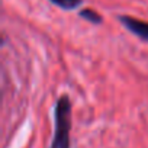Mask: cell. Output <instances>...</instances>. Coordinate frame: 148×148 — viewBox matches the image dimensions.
Masks as SVG:
<instances>
[{
	"mask_svg": "<svg viewBox=\"0 0 148 148\" xmlns=\"http://www.w3.org/2000/svg\"><path fill=\"white\" fill-rule=\"evenodd\" d=\"M55 129L49 148H70V131H71V102L67 95H62L54 110Z\"/></svg>",
	"mask_w": 148,
	"mask_h": 148,
	"instance_id": "6da1fadb",
	"label": "cell"
},
{
	"mask_svg": "<svg viewBox=\"0 0 148 148\" xmlns=\"http://www.w3.org/2000/svg\"><path fill=\"white\" fill-rule=\"evenodd\" d=\"M49 2L64 10H74L83 3V0H49Z\"/></svg>",
	"mask_w": 148,
	"mask_h": 148,
	"instance_id": "277c9868",
	"label": "cell"
},
{
	"mask_svg": "<svg viewBox=\"0 0 148 148\" xmlns=\"http://www.w3.org/2000/svg\"><path fill=\"white\" fill-rule=\"evenodd\" d=\"M79 15H80V18H83V19H86L87 22H90V23H95V25H100L102 22H103V18L96 12V10H93V9H82L80 12H79Z\"/></svg>",
	"mask_w": 148,
	"mask_h": 148,
	"instance_id": "3957f363",
	"label": "cell"
},
{
	"mask_svg": "<svg viewBox=\"0 0 148 148\" xmlns=\"http://www.w3.org/2000/svg\"><path fill=\"white\" fill-rule=\"evenodd\" d=\"M119 22L128 29L131 31L135 36L148 41V22L135 19L132 16H119Z\"/></svg>",
	"mask_w": 148,
	"mask_h": 148,
	"instance_id": "7a4b0ae2",
	"label": "cell"
}]
</instances>
